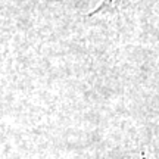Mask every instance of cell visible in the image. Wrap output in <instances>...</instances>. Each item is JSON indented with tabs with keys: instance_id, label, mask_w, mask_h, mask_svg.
<instances>
[{
	"instance_id": "1",
	"label": "cell",
	"mask_w": 159,
	"mask_h": 159,
	"mask_svg": "<svg viewBox=\"0 0 159 159\" xmlns=\"http://www.w3.org/2000/svg\"><path fill=\"white\" fill-rule=\"evenodd\" d=\"M128 2H130V0H103L102 3L93 11L91 15H96V13H100V12H108V11L118 9V7H121V6L127 5Z\"/></svg>"
}]
</instances>
